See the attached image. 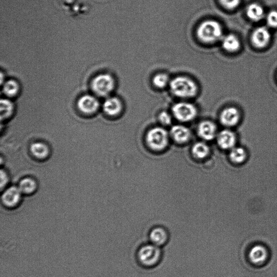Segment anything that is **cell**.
Segmentation results:
<instances>
[{
  "instance_id": "cell-1",
  "label": "cell",
  "mask_w": 277,
  "mask_h": 277,
  "mask_svg": "<svg viewBox=\"0 0 277 277\" xmlns=\"http://www.w3.org/2000/svg\"><path fill=\"white\" fill-rule=\"evenodd\" d=\"M163 249L151 243L140 246L136 252V259L140 265L146 268L158 266L163 258Z\"/></svg>"
},
{
  "instance_id": "cell-2",
  "label": "cell",
  "mask_w": 277,
  "mask_h": 277,
  "mask_svg": "<svg viewBox=\"0 0 277 277\" xmlns=\"http://www.w3.org/2000/svg\"><path fill=\"white\" fill-rule=\"evenodd\" d=\"M197 36L200 40L211 43L221 40L222 29L219 23L214 20H207L200 25L197 29Z\"/></svg>"
},
{
  "instance_id": "cell-3",
  "label": "cell",
  "mask_w": 277,
  "mask_h": 277,
  "mask_svg": "<svg viewBox=\"0 0 277 277\" xmlns=\"http://www.w3.org/2000/svg\"><path fill=\"white\" fill-rule=\"evenodd\" d=\"M170 88L175 96L182 98L195 97L198 91L196 83L184 76H178L170 82Z\"/></svg>"
},
{
  "instance_id": "cell-4",
  "label": "cell",
  "mask_w": 277,
  "mask_h": 277,
  "mask_svg": "<svg viewBox=\"0 0 277 277\" xmlns=\"http://www.w3.org/2000/svg\"><path fill=\"white\" fill-rule=\"evenodd\" d=\"M115 86V81L113 77L106 73L101 74L92 80L91 87L95 94L100 97L109 96Z\"/></svg>"
},
{
  "instance_id": "cell-5",
  "label": "cell",
  "mask_w": 277,
  "mask_h": 277,
  "mask_svg": "<svg viewBox=\"0 0 277 277\" xmlns=\"http://www.w3.org/2000/svg\"><path fill=\"white\" fill-rule=\"evenodd\" d=\"M146 142L151 149L155 151L163 150L166 148L168 143V133L162 128H154L148 132L146 136Z\"/></svg>"
},
{
  "instance_id": "cell-6",
  "label": "cell",
  "mask_w": 277,
  "mask_h": 277,
  "mask_svg": "<svg viewBox=\"0 0 277 277\" xmlns=\"http://www.w3.org/2000/svg\"><path fill=\"white\" fill-rule=\"evenodd\" d=\"M172 112L174 117L182 122L193 120L197 113L196 107L188 103H179L175 104L172 108Z\"/></svg>"
},
{
  "instance_id": "cell-7",
  "label": "cell",
  "mask_w": 277,
  "mask_h": 277,
  "mask_svg": "<svg viewBox=\"0 0 277 277\" xmlns=\"http://www.w3.org/2000/svg\"><path fill=\"white\" fill-rule=\"evenodd\" d=\"M247 257L252 264L261 265L266 262L269 252L265 245L257 244L251 246L247 252Z\"/></svg>"
},
{
  "instance_id": "cell-8",
  "label": "cell",
  "mask_w": 277,
  "mask_h": 277,
  "mask_svg": "<svg viewBox=\"0 0 277 277\" xmlns=\"http://www.w3.org/2000/svg\"><path fill=\"white\" fill-rule=\"evenodd\" d=\"M170 239V232L167 228L162 226L152 228L148 234L149 242L161 248L167 245Z\"/></svg>"
},
{
  "instance_id": "cell-9",
  "label": "cell",
  "mask_w": 277,
  "mask_h": 277,
  "mask_svg": "<svg viewBox=\"0 0 277 277\" xmlns=\"http://www.w3.org/2000/svg\"><path fill=\"white\" fill-rule=\"evenodd\" d=\"M99 102L94 96L84 95L78 102V107L80 112L86 115L95 114L99 109Z\"/></svg>"
},
{
  "instance_id": "cell-10",
  "label": "cell",
  "mask_w": 277,
  "mask_h": 277,
  "mask_svg": "<svg viewBox=\"0 0 277 277\" xmlns=\"http://www.w3.org/2000/svg\"><path fill=\"white\" fill-rule=\"evenodd\" d=\"M271 37V33L267 28L260 27L254 30L251 40L256 48L263 49L270 42Z\"/></svg>"
},
{
  "instance_id": "cell-11",
  "label": "cell",
  "mask_w": 277,
  "mask_h": 277,
  "mask_svg": "<svg viewBox=\"0 0 277 277\" xmlns=\"http://www.w3.org/2000/svg\"><path fill=\"white\" fill-rule=\"evenodd\" d=\"M241 114L236 108L229 107L223 110L220 115V121L227 127H234L241 120Z\"/></svg>"
},
{
  "instance_id": "cell-12",
  "label": "cell",
  "mask_w": 277,
  "mask_h": 277,
  "mask_svg": "<svg viewBox=\"0 0 277 277\" xmlns=\"http://www.w3.org/2000/svg\"><path fill=\"white\" fill-rule=\"evenodd\" d=\"M218 144L220 147L224 150H232L235 147L237 137L235 133L228 129L222 130L218 134Z\"/></svg>"
},
{
  "instance_id": "cell-13",
  "label": "cell",
  "mask_w": 277,
  "mask_h": 277,
  "mask_svg": "<svg viewBox=\"0 0 277 277\" xmlns=\"http://www.w3.org/2000/svg\"><path fill=\"white\" fill-rule=\"evenodd\" d=\"M21 192L19 188L12 187L6 190L2 196L3 203L7 207H13L20 201Z\"/></svg>"
},
{
  "instance_id": "cell-14",
  "label": "cell",
  "mask_w": 277,
  "mask_h": 277,
  "mask_svg": "<svg viewBox=\"0 0 277 277\" xmlns=\"http://www.w3.org/2000/svg\"><path fill=\"white\" fill-rule=\"evenodd\" d=\"M122 104L116 97H109L106 99L103 104L105 113L110 116L118 115L122 110Z\"/></svg>"
},
{
  "instance_id": "cell-15",
  "label": "cell",
  "mask_w": 277,
  "mask_h": 277,
  "mask_svg": "<svg viewBox=\"0 0 277 277\" xmlns=\"http://www.w3.org/2000/svg\"><path fill=\"white\" fill-rule=\"evenodd\" d=\"M216 126L211 121H205L201 123L198 127V134L206 141L213 140L216 135Z\"/></svg>"
},
{
  "instance_id": "cell-16",
  "label": "cell",
  "mask_w": 277,
  "mask_h": 277,
  "mask_svg": "<svg viewBox=\"0 0 277 277\" xmlns=\"http://www.w3.org/2000/svg\"><path fill=\"white\" fill-rule=\"evenodd\" d=\"M171 134L174 141L180 144L187 142L191 136L190 130L187 127L180 125L173 127Z\"/></svg>"
},
{
  "instance_id": "cell-17",
  "label": "cell",
  "mask_w": 277,
  "mask_h": 277,
  "mask_svg": "<svg viewBox=\"0 0 277 277\" xmlns=\"http://www.w3.org/2000/svg\"><path fill=\"white\" fill-rule=\"evenodd\" d=\"M223 49L229 52H235L240 49L241 42L238 38L233 34H228L221 38Z\"/></svg>"
},
{
  "instance_id": "cell-18",
  "label": "cell",
  "mask_w": 277,
  "mask_h": 277,
  "mask_svg": "<svg viewBox=\"0 0 277 277\" xmlns=\"http://www.w3.org/2000/svg\"><path fill=\"white\" fill-rule=\"evenodd\" d=\"M248 18L253 21H259L265 16V11L262 6L257 4L249 5L246 10Z\"/></svg>"
},
{
  "instance_id": "cell-19",
  "label": "cell",
  "mask_w": 277,
  "mask_h": 277,
  "mask_svg": "<svg viewBox=\"0 0 277 277\" xmlns=\"http://www.w3.org/2000/svg\"><path fill=\"white\" fill-rule=\"evenodd\" d=\"M30 152L37 159H44L47 158L50 154L48 146L41 142H36L30 146Z\"/></svg>"
},
{
  "instance_id": "cell-20",
  "label": "cell",
  "mask_w": 277,
  "mask_h": 277,
  "mask_svg": "<svg viewBox=\"0 0 277 277\" xmlns=\"http://www.w3.org/2000/svg\"><path fill=\"white\" fill-rule=\"evenodd\" d=\"M247 152L243 148L235 147L230 150L229 158L233 163L237 164H243L247 159Z\"/></svg>"
},
{
  "instance_id": "cell-21",
  "label": "cell",
  "mask_w": 277,
  "mask_h": 277,
  "mask_svg": "<svg viewBox=\"0 0 277 277\" xmlns=\"http://www.w3.org/2000/svg\"><path fill=\"white\" fill-rule=\"evenodd\" d=\"M20 90L19 84L17 81L10 80L6 81L3 84V94L8 97L16 96Z\"/></svg>"
},
{
  "instance_id": "cell-22",
  "label": "cell",
  "mask_w": 277,
  "mask_h": 277,
  "mask_svg": "<svg viewBox=\"0 0 277 277\" xmlns=\"http://www.w3.org/2000/svg\"><path fill=\"white\" fill-rule=\"evenodd\" d=\"M18 188L22 194H31L36 189V183L33 179L27 178L20 181Z\"/></svg>"
},
{
  "instance_id": "cell-23",
  "label": "cell",
  "mask_w": 277,
  "mask_h": 277,
  "mask_svg": "<svg viewBox=\"0 0 277 277\" xmlns=\"http://www.w3.org/2000/svg\"><path fill=\"white\" fill-rule=\"evenodd\" d=\"M1 109V119L5 120L10 117L13 113L14 105L9 99H2L0 103Z\"/></svg>"
},
{
  "instance_id": "cell-24",
  "label": "cell",
  "mask_w": 277,
  "mask_h": 277,
  "mask_svg": "<svg viewBox=\"0 0 277 277\" xmlns=\"http://www.w3.org/2000/svg\"><path fill=\"white\" fill-rule=\"evenodd\" d=\"M192 153L194 156L198 159L205 158L209 153V148L204 143H198L192 148Z\"/></svg>"
},
{
  "instance_id": "cell-25",
  "label": "cell",
  "mask_w": 277,
  "mask_h": 277,
  "mask_svg": "<svg viewBox=\"0 0 277 277\" xmlns=\"http://www.w3.org/2000/svg\"><path fill=\"white\" fill-rule=\"evenodd\" d=\"M168 82V77L165 74H158L154 77L153 79L154 85L159 88H164L167 85Z\"/></svg>"
},
{
  "instance_id": "cell-26",
  "label": "cell",
  "mask_w": 277,
  "mask_h": 277,
  "mask_svg": "<svg viewBox=\"0 0 277 277\" xmlns=\"http://www.w3.org/2000/svg\"><path fill=\"white\" fill-rule=\"evenodd\" d=\"M267 25L272 28L277 27V11H272L266 15Z\"/></svg>"
},
{
  "instance_id": "cell-27",
  "label": "cell",
  "mask_w": 277,
  "mask_h": 277,
  "mask_svg": "<svg viewBox=\"0 0 277 277\" xmlns=\"http://www.w3.org/2000/svg\"><path fill=\"white\" fill-rule=\"evenodd\" d=\"M221 5L229 10H233L240 6L241 0H219Z\"/></svg>"
},
{
  "instance_id": "cell-28",
  "label": "cell",
  "mask_w": 277,
  "mask_h": 277,
  "mask_svg": "<svg viewBox=\"0 0 277 277\" xmlns=\"http://www.w3.org/2000/svg\"><path fill=\"white\" fill-rule=\"evenodd\" d=\"M159 119L161 124L165 125L171 124L172 121L170 115L166 112H161L159 115Z\"/></svg>"
},
{
  "instance_id": "cell-29",
  "label": "cell",
  "mask_w": 277,
  "mask_h": 277,
  "mask_svg": "<svg viewBox=\"0 0 277 277\" xmlns=\"http://www.w3.org/2000/svg\"><path fill=\"white\" fill-rule=\"evenodd\" d=\"M0 180H1L0 186H1V189L3 190L9 182V176H8L6 172L3 170H2L0 172Z\"/></svg>"
}]
</instances>
